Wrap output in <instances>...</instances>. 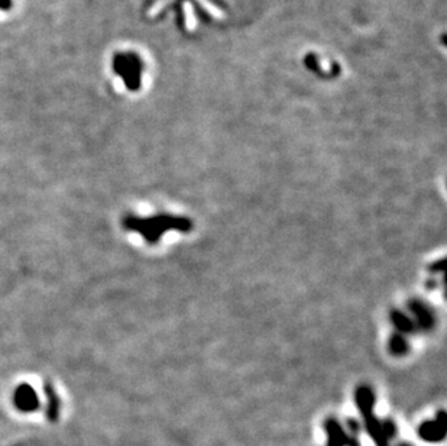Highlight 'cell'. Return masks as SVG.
<instances>
[{
    "label": "cell",
    "instance_id": "cell-2",
    "mask_svg": "<svg viewBox=\"0 0 447 446\" xmlns=\"http://www.w3.org/2000/svg\"><path fill=\"white\" fill-rule=\"evenodd\" d=\"M15 402H16V406L24 412H29V410L32 412L38 406L36 394L32 390V387H29L28 384H24L16 388Z\"/></svg>",
    "mask_w": 447,
    "mask_h": 446
},
{
    "label": "cell",
    "instance_id": "cell-1",
    "mask_svg": "<svg viewBox=\"0 0 447 446\" xmlns=\"http://www.w3.org/2000/svg\"><path fill=\"white\" fill-rule=\"evenodd\" d=\"M115 70L129 87H136L139 78V66L132 56H119L115 60Z\"/></svg>",
    "mask_w": 447,
    "mask_h": 446
},
{
    "label": "cell",
    "instance_id": "cell-3",
    "mask_svg": "<svg viewBox=\"0 0 447 446\" xmlns=\"http://www.w3.org/2000/svg\"><path fill=\"white\" fill-rule=\"evenodd\" d=\"M11 5H12V0H0V9L2 11L9 9Z\"/></svg>",
    "mask_w": 447,
    "mask_h": 446
}]
</instances>
